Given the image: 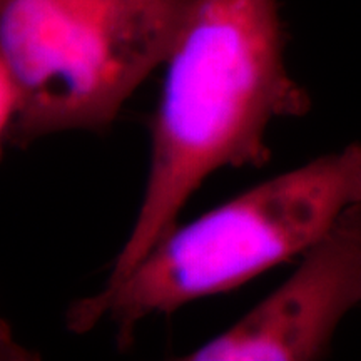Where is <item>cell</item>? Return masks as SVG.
Returning a JSON list of instances; mask_svg holds the SVG:
<instances>
[{"mask_svg": "<svg viewBox=\"0 0 361 361\" xmlns=\"http://www.w3.org/2000/svg\"><path fill=\"white\" fill-rule=\"evenodd\" d=\"M284 51L279 0H194L162 64L146 189L107 281L179 223L211 174L266 164L271 126L308 114L310 94L291 78Z\"/></svg>", "mask_w": 361, "mask_h": 361, "instance_id": "cell-1", "label": "cell"}, {"mask_svg": "<svg viewBox=\"0 0 361 361\" xmlns=\"http://www.w3.org/2000/svg\"><path fill=\"white\" fill-rule=\"evenodd\" d=\"M360 201L361 144L353 142L173 226L128 273L75 301L67 326L85 333L109 319L126 348L149 316L238 290L300 258Z\"/></svg>", "mask_w": 361, "mask_h": 361, "instance_id": "cell-2", "label": "cell"}, {"mask_svg": "<svg viewBox=\"0 0 361 361\" xmlns=\"http://www.w3.org/2000/svg\"><path fill=\"white\" fill-rule=\"evenodd\" d=\"M194 0H0V57L16 87L8 141L109 128L164 64Z\"/></svg>", "mask_w": 361, "mask_h": 361, "instance_id": "cell-3", "label": "cell"}, {"mask_svg": "<svg viewBox=\"0 0 361 361\" xmlns=\"http://www.w3.org/2000/svg\"><path fill=\"white\" fill-rule=\"evenodd\" d=\"M360 306L361 201L300 256L276 290L183 360H319L343 319Z\"/></svg>", "mask_w": 361, "mask_h": 361, "instance_id": "cell-4", "label": "cell"}, {"mask_svg": "<svg viewBox=\"0 0 361 361\" xmlns=\"http://www.w3.org/2000/svg\"><path fill=\"white\" fill-rule=\"evenodd\" d=\"M17 94L2 57H0V156L4 142L11 137V129L16 119Z\"/></svg>", "mask_w": 361, "mask_h": 361, "instance_id": "cell-5", "label": "cell"}, {"mask_svg": "<svg viewBox=\"0 0 361 361\" xmlns=\"http://www.w3.org/2000/svg\"><path fill=\"white\" fill-rule=\"evenodd\" d=\"M37 358H40V355L22 346L13 336L11 324L0 316V361H29Z\"/></svg>", "mask_w": 361, "mask_h": 361, "instance_id": "cell-6", "label": "cell"}]
</instances>
